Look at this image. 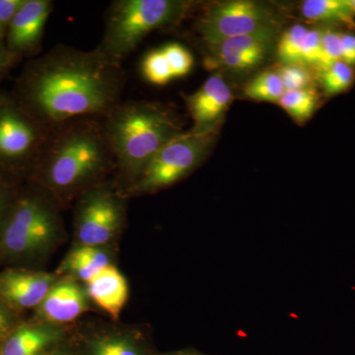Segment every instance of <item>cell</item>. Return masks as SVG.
I'll use <instances>...</instances> for the list:
<instances>
[{
	"instance_id": "obj_1",
	"label": "cell",
	"mask_w": 355,
	"mask_h": 355,
	"mask_svg": "<svg viewBox=\"0 0 355 355\" xmlns=\"http://www.w3.org/2000/svg\"><path fill=\"white\" fill-rule=\"evenodd\" d=\"M123 65L97 50L58 44L25 64L11 95L49 130L83 118L105 119L121 103Z\"/></svg>"
},
{
	"instance_id": "obj_2",
	"label": "cell",
	"mask_w": 355,
	"mask_h": 355,
	"mask_svg": "<svg viewBox=\"0 0 355 355\" xmlns=\"http://www.w3.org/2000/svg\"><path fill=\"white\" fill-rule=\"evenodd\" d=\"M112 171L103 119L83 118L51 130L31 177L55 200H67L104 184Z\"/></svg>"
},
{
	"instance_id": "obj_3",
	"label": "cell",
	"mask_w": 355,
	"mask_h": 355,
	"mask_svg": "<svg viewBox=\"0 0 355 355\" xmlns=\"http://www.w3.org/2000/svg\"><path fill=\"white\" fill-rule=\"evenodd\" d=\"M103 121L114 172L127 191L158 151L184 132L171 110L155 102H121Z\"/></svg>"
},
{
	"instance_id": "obj_4",
	"label": "cell",
	"mask_w": 355,
	"mask_h": 355,
	"mask_svg": "<svg viewBox=\"0 0 355 355\" xmlns=\"http://www.w3.org/2000/svg\"><path fill=\"white\" fill-rule=\"evenodd\" d=\"M190 6L180 0H116L107 10L104 34L96 50L121 64L147 35L175 24Z\"/></svg>"
},
{
	"instance_id": "obj_5",
	"label": "cell",
	"mask_w": 355,
	"mask_h": 355,
	"mask_svg": "<svg viewBox=\"0 0 355 355\" xmlns=\"http://www.w3.org/2000/svg\"><path fill=\"white\" fill-rule=\"evenodd\" d=\"M53 200L44 188L13 198L0 226V252L4 256H31L58 239L62 222Z\"/></svg>"
},
{
	"instance_id": "obj_6",
	"label": "cell",
	"mask_w": 355,
	"mask_h": 355,
	"mask_svg": "<svg viewBox=\"0 0 355 355\" xmlns=\"http://www.w3.org/2000/svg\"><path fill=\"white\" fill-rule=\"evenodd\" d=\"M50 133L0 89V171L31 176Z\"/></svg>"
},
{
	"instance_id": "obj_7",
	"label": "cell",
	"mask_w": 355,
	"mask_h": 355,
	"mask_svg": "<svg viewBox=\"0 0 355 355\" xmlns=\"http://www.w3.org/2000/svg\"><path fill=\"white\" fill-rule=\"evenodd\" d=\"M216 130H191L177 135L151 159L127 193H154L188 176L209 153Z\"/></svg>"
},
{
	"instance_id": "obj_8",
	"label": "cell",
	"mask_w": 355,
	"mask_h": 355,
	"mask_svg": "<svg viewBox=\"0 0 355 355\" xmlns=\"http://www.w3.org/2000/svg\"><path fill=\"white\" fill-rule=\"evenodd\" d=\"M196 28L205 44L211 46L224 40L277 29V20L263 4L234 0L212 4L198 18Z\"/></svg>"
},
{
	"instance_id": "obj_9",
	"label": "cell",
	"mask_w": 355,
	"mask_h": 355,
	"mask_svg": "<svg viewBox=\"0 0 355 355\" xmlns=\"http://www.w3.org/2000/svg\"><path fill=\"white\" fill-rule=\"evenodd\" d=\"M76 209L79 245L101 248L113 239L123 224V200L105 184L83 193Z\"/></svg>"
},
{
	"instance_id": "obj_10",
	"label": "cell",
	"mask_w": 355,
	"mask_h": 355,
	"mask_svg": "<svg viewBox=\"0 0 355 355\" xmlns=\"http://www.w3.org/2000/svg\"><path fill=\"white\" fill-rule=\"evenodd\" d=\"M53 9L51 0H26L7 31V50L15 62L37 57L42 51L44 27Z\"/></svg>"
},
{
	"instance_id": "obj_11",
	"label": "cell",
	"mask_w": 355,
	"mask_h": 355,
	"mask_svg": "<svg viewBox=\"0 0 355 355\" xmlns=\"http://www.w3.org/2000/svg\"><path fill=\"white\" fill-rule=\"evenodd\" d=\"M277 29L254 33L247 36L224 40L209 46L211 55L207 60L209 67L248 71L263 64L275 44Z\"/></svg>"
},
{
	"instance_id": "obj_12",
	"label": "cell",
	"mask_w": 355,
	"mask_h": 355,
	"mask_svg": "<svg viewBox=\"0 0 355 355\" xmlns=\"http://www.w3.org/2000/svg\"><path fill=\"white\" fill-rule=\"evenodd\" d=\"M231 99V89L219 74L210 76L197 92L184 96V101L193 121L191 130L217 128V123Z\"/></svg>"
},
{
	"instance_id": "obj_13",
	"label": "cell",
	"mask_w": 355,
	"mask_h": 355,
	"mask_svg": "<svg viewBox=\"0 0 355 355\" xmlns=\"http://www.w3.org/2000/svg\"><path fill=\"white\" fill-rule=\"evenodd\" d=\"M55 284L49 273L8 270L0 275V297L20 309L38 308Z\"/></svg>"
},
{
	"instance_id": "obj_14",
	"label": "cell",
	"mask_w": 355,
	"mask_h": 355,
	"mask_svg": "<svg viewBox=\"0 0 355 355\" xmlns=\"http://www.w3.org/2000/svg\"><path fill=\"white\" fill-rule=\"evenodd\" d=\"M87 293L76 282H55L37 313L46 324L70 323L87 309Z\"/></svg>"
},
{
	"instance_id": "obj_15",
	"label": "cell",
	"mask_w": 355,
	"mask_h": 355,
	"mask_svg": "<svg viewBox=\"0 0 355 355\" xmlns=\"http://www.w3.org/2000/svg\"><path fill=\"white\" fill-rule=\"evenodd\" d=\"M86 293L96 306L116 320L128 302V282L119 268L109 265L87 282Z\"/></svg>"
},
{
	"instance_id": "obj_16",
	"label": "cell",
	"mask_w": 355,
	"mask_h": 355,
	"mask_svg": "<svg viewBox=\"0 0 355 355\" xmlns=\"http://www.w3.org/2000/svg\"><path fill=\"white\" fill-rule=\"evenodd\" d=\"M62 338L53 324H22L12 331L0 347V355H46Z\"/></svg>"
},
{
	"instance_id": "obj_17",
	"label": "cell",
	"mask_w": 355,
	"mask_h": 355,
	"mask_svg": "<svg viewBox=\"0 0 355 355\" xmlns=\"http://www.w3.org/2000/svg\"><path fill=\"white\" fill-rule=\"evenodd\" d=\"M109 265L108 254L101 248L79 245L67 254L62 268L87 284Z\"/></svg>"
},
{
	"instance_id": "obj_18",
	"label": "cell",
	"mask_w": 355,
	"mask_h": 355,
	"mask_svg": "<svg viewBox=\"0 0 355 355\" xmlns=\"http://www.w3.org/2000/svg\"><path fill=\"white\" fill-rule=\"evenodd\" d=\"M301 13L305 19L317 24L355 28L347 0H305L301 4Z\"/></svg>"
},
{
	"instance_id": "obj_19",
	"label": "cell",
	"mask_w": 355,
	"mask_h": 355,
	"mask_svg": "<svg viewBox=\"0 0 355 355\" xmlns=\"http://www.w3.org/2000/svg\"><path fill=\"white\" fill-rule=\"evenodd\" d=\"M286 92L282 78L277 71L266 70L246 84L244 95L254 101L279 103Z\"/></svg>"
},
{
	"instance_id": "obj_20",
	"label": "cell",
	"mask_w": 355,
	"mask_h": 355,
	"mask_svg": "<svg viewBox=\"0 0 355 355\" xmlns=\"http://www.w3.org/2000/svg\"><path fill=\"white\" fill-rule=\"evenodd\" d=\"M319 97L314 88L286 91L279 104L297 123H304L315 113Z\"/></svg>"
},
{
	"instance_id": "obj_21",
	"label": "cell",
	"mask_w": 355,
	"mask_h": 355,
	"mask_svg": "<svg viewBox=\"0 0 355 355\" xmlns=\"http://www.w3.org/2000/svg\"><path fill=\"white\" fill-rule=\"evenodd\" d=\"M308 28L296 24L286 30L277 44V58L282 65L301 64V55Z\"/></svg>"
},
{
	"instance_id": "obj_22",
	"label": "cell",
	"mask_w": 355,
	"mask_h": 355,
	"mask_svg": "<svg viewBox=\"0 0 355 355\" xmlns=\"http://www.w3.org/2000/svg\"><path fill=\"white\" fill-rule=\"evenodd\" d=\"M319 71L324 93L328 96L340 94L354 83V69L342 60L334 62Z\"/></svg>"
},
{
	"instance_id": "obj_23",
	"label": "cell",
	"mask_w": 355,
	"mask_h": 355,
	"mask_svg": "<svg viewBox=\"0 0 355 355\" xmlns=\"http://www.w3.org/2000/svg\"><path fill=\"white\" fill-rule=\"evenodd\" d=\"M140 69L147 83L153 85H166L174 79L171 69L161 48L149 51L146 55L142 60Z\"/></svg>"
},
{
	"instance_id": "obj_24",
	"label": "cell",
	"mask_w": 355,
	"mask_h": 355,
	"mask_svg": "<svg viewBox=\"0 0 355 355\" xmlns=\"http://www.w3.org/2000/svg\"><path fill=\"white\" fill-rule=\"evenodd\" d=\"M89 355H144L139 345L120 336L95 338L89 345Z\"/></svg>"
},
{
	"instance_id": "obj_25",
	"label": "cell",
	"mask_w": 355,
	"mask_h": 355,
	"mask_svg": "<svg viewBox=\"0 0 355 355\" xmlns=\"http://www.w3.org/2000/svg\"><path fill=\"white\" fill-rule=\"evenodd\" d=\"M175 78L186 76L193 67V57L183 44L170 43L161 48Z\"/></svg>"
},
{
	"instance_id": "obj_26",
	"label": "cell",
	"mask_w": 355,
	"mask_h": 355,
	"mask_svg": "<svg viewBox=\"0 0 355 355\" xmlns=\"http://www.w3.org/2000/svg\"><path fill=\"white\" fill-rule=\"evenodd\" d=\"M277 72L282 78L286 92L312 88L313 76L305 65H282Z\"/></svg>"
},
{
	"instance_id": "obj_27",
	"label": "cell",
	"mask_w": 355,
	"mask_h": 355,
	"mask_svg": "<svg viewBox=\"0 0 355 355\" xmlns=\"http://www.w3.org/2000/svg\"><path fill=\"white\" fill-rule=\"evenodd\" d=\"M342 60V33L333 29H321V70Z\"/></svg>"
},
{
	"instance_id": "obj_28",
	"label": "cell",
	"mask_w": 355,
	"mask_h": 355,
	"mask_svg": "<svg viewBox=\"0 0 355 355\" xmlns=\"http://www.w3.org/2000/svg\"><path fill=\"white\" fill-rule=\"evenodd\" d=\"M321 62V30L309 29L302 46L301 64L319 67Z\"/></svg>"
},
{
	"instance_id": "obj_29",
	"label": "cell",
	"mask_w": 355,
	"mask_h": 355,
	"mask_svg": "<svg viewBox=\"0 0 355 355\" xmlns=\"http://www.w3.org/2000/svg\"><path fill=\"white\" fill-rule=\"evenodd\" d=\"M26 0H0V40L6 42L7 31L14 16Z\"/></svg>"
},
{
	"instance_id": "obj_30",
	"label": "cell",
	"mask_w": 355,
	"mask_h": 355,
	"mask_svg": "<svg viewBox=\"0 0 355 355\" xmlns=\"http://www.w3.org/2000/svg\"><path fill=\"white\" fill-rule=\"evenodd\" d=\"M3 175L4 173L0 171V226L3 222L4 217H6L14 198L10 187L4 180Z\"/></svg>"
},
{
	"instance_id": "obj_31",
	"label": "cell",
	"mask_w": 355,
	"mask_h": 355,
	"mask_svg": "<svg viewBox=\"0 0 355 355\" xmlns=\"http://www.w3.org/2000/svg\"><path fill=\"white\" fill-rule=\"evenodd\" d=\"M342 62L355 67V35L342 33Z\"/></svg>"
},
{
	"instance_id": "obj_32",
	"label": "cell",
	"mask_w": 355,
	"mask_h": 355,
	"mask_svg": "<svg viewBox=\"0 0 355 355\" xmlns=\"http://www.w3.org/2000/svg\"><path fill=\"white\" fill-rule=\"evenodd\" d=\"M15 60L11 57L7 50L6 42L0 40V80L6 76L9 69L15 64Z\"/></svg>"
},
{
	"instance_id": "obj_33",
	"label": "cell",
	"mask_w": 355,
	"mask_h": 355,
	"mask_svg": "<svg viewBox=\"0 0 355 355\" xmlns=\"http://www.w3.org/2000/svg\"><path fill=\"white\" fill-rule=\"evenodd\" d=\"M9 328V318L6 310L0 306V343H3L4 336Z\"/></svg>"
},
{
	"instance_id": "obj_34",
	"label": "cell",
	"mask_w": 355,
	"mask_h": 355,
	"mask_svg": "<svg viewBox=\"0 0 355 355\" xmlns=\"http://www.w3.org/2000/svg\"><path fill=\"white\" fill-rule=\"evenodd\" d=\"M347 3H349L350 11L355 18V0H347Z\"/></svg>"
},
{
	"instance_id": "obj_35",
	"label": "cell",
	"mask_w": 355,
	"mask_h": 355,
	"mask_svg": "<svg viewBox=\"0 0 355 355\" xmlns=\"http://www.w3.org/2000/svg\"><path fill=\"white\" fill-rule=\"evenodd\" d=\"M46 355H65V354H64V352H53V354H46Z\"/></svg>"
},
{
	"instance_id": "obj_36",
	"label": "cell",
	"mask_w": 355,
	"mask_h": 355,
	"mask_svg": "<svg viewBox=\"0 0 355 355\" xmlns=\"http://www.w3.org/2000/svg\"><path fill=\"white\" fill-rule=\"evenodd\" d=\"M178 355H193V354H178Z\"/></svg>"
}]
</instances>
